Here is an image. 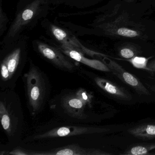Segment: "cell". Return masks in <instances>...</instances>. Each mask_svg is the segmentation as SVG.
Here are the masks:
<instances>
[{
  "label": "cell",
  "mask_w": 155,
  "mask_h": 155,
  "mask_svg": "<svg viewBox=\"0 0 155 155\" xmlns=\"http://www.w3.org/2000/svg\"><path fill=\"white\" fill-rule=\"evenodd\" d=\"M151 7L155 8V0L153 2H152V4H151Z\"/></svg>",
  "instance_id": "cell-24"
},
{
  "label": "cell",
  "mask_w": 155,
  "mask_h": 155,
  "mask_svg": "<svg viewBox=\"0 0 155 155\" xmlns=\"http://www.w3.org/2000/svg\"><path fill=\"white\" fill-rule=\"evenodd\" d=\"M50 8L49 0H19L14 19L1 42V48L8 47L33 29L47 18Z\"/></svg>",
  "instance_id": "cell-2"
},
{
  "label": "cell",
  "mask_w": 155,
  "mask_h": 155,
  "mask_svg": "<svg viewBox=\"0 0 155 155\" xmlns=\"http://www.w3.org/2000/svg\"><path fill=\"white\" fill-rule=\"evenodd\" d=\"M51 110L55 115L70 122L86 123L90 121L89 108L83 104L71 90H63L49 102Z\"/></svg>",
  "instance_id": "cell-5"
},
{
  "label": "cell",
  "mask_w": 155,
  "mask_h": 155,
  "mask_svg": "<svg viewBox=\"0 0 155 155\" xmlns=\"http://www.w3.org/2000/svg\"><path fill=\"white\" fill-rule=\"evenodd\" d=\"M110 0L87 11L65 13L66 17L97 13L87 34L118 40L155 43V21L148 17L150 8L143 3Z\"/></svg>",
  "instance_id": "cell-1"
},
{
  "label": "cell",
  "mask_w": 155,
  "mask_h": 155,
  "mask_svg": "<svg viewBox=\"0 0 155 155\" xmlns=\"http://www.w3.org/2000/svg\"><path fill=\"white\" fill-rule=\"evenodd\" d=\"M28 155H110L101 150L82 147L77 144L69 145L47 151H34L28 150Z\"/></svg>",
  "instance_id": "cell-11"
},
{
  "label": "cell",
  "mask_w": 155,
  "mask_h": 155,
  "mask_svg": "<svg viewBox=\"0 0 155 155\" xmlns=\"http://www.w3.org/2000/svg\"></svg>",
  "instance_id": "cell-25"
},
{
  "label": "cell",
  "mask_w": 155,
  "mask_h": 155,
  "mask_svg": "<svg viewBox=\"0 0 155 155\" xmlns=\"http://www.w3.org/2000/svg\"><path fill=\"white\" fill-rule=\"evenodd\" d=\"M143 43L146 42L136 41L121 40L117 42L115 47L120 57L125 59H132L142 54L141 43Z\"/></svg>",
  "instance_id": "cell-14"
},
{
  "label": "cell",
  "mask_w": 155,
  "mask_h": 155,
  "mask_svg": "<svg viewBox=\"0 0 155 155\" xmlns=\"http://www.w3.org/2000/svg\"><path fill=\"white\" fill-rule=\"evenodd\" d=\"M109 129L102 127L86 126H63L29 137L28 141L38 140L45 139L81 136L107 132Z\"/></svg>",
  "instance_id": "cell-9"
},
{
  "label": "cell",
  "mask_w": 155,
  "mask_h": 155,
  "mask_svg": "<svg viewBox=\"0 0 155 155\" xmlns=\"http://www.w3.org/2000/svg\"><path fill=\"white\" fill-rule=\"evenodd\" d=\"M41 27L45 30L46 34L58 46L75 49L83 54L92 58H99L103 55L102 53L91 50L85 47L74 33L68 29L57 25L47 18L41 21Z\"/></svg>",
  "instance_id": "cell-8"
},
{
  "label": "cell",
  "mask_w": 155,
  "mask_h": 155,
  "mask_svg": "<svg viewBox=\"0 0 155 155\" xmlns=\"http://www.w3.org/2000/svg\"><path fill=\"white\" fill-rule=\"evenodd\" d=\"M155 0H143L141 2L151 8V4Z\"/></svg>",
  "instance_id": "cell-22"
},
{
  "label": "cell",
  "mask_w": 155,
  "mask_h": 155,
  "mask_svg": "<svg viewBox=\"0 0 155 155\" xmlns=\"http://www.w3.org/2000/svg\"><path fill=\"white\" fill-rule=\"evenodd\" d=\"M131 62L134 67L138 68H143L147 67V59L141 57H137L131 60Z\"/></svg>",
  "instance_id": "cell-20"
},
{
  "label": "cell",
  "mask_w": 155,
  "mask_h": 155,
  "mask_svg": "<svg viewBox=\"0 0 155 155\" xmlns=\"http://www.w3.org/2000/svg\"><path fill=\"white\" fill-rule=\"evenodd\" d=\"M147 68L151 71L155 72V58L150 61L147 66Z\"/></svg>",
  "instance_id": "cell-21"
},
{
  "label": "cell",
  "mask_w": 155,
  "mask_h": 155,
  "mask_svg": "<svg viewBox=\"0 0 155 155\" xmlns=\"http://www.w3.org/2000/svg\"><path fill=\"white\" fill-rule=\"evenodd\" d=\"M58 46L64 54L74 61L82 63L97 70L106 72L110 71L108 66L101 61L86 58L82 52L75 49L63 46Z\"/></svg>",
  "instance_id": "cell-12"
},
{
  "label": "cell",
  "mask_w": 155,
  "mask_h": 155,
  "mask_svg": "<svg viewBox=\"0 0 155 155\" xmlns=\"http://www.w3.org/2000/svg\"><path fill=\"white\" fill-rule=\"evenodd\" d=\"M129 134L140 139L148 140L155 138V123H144L129 129Z\"/></svg>",
  "instance_id": "cell-16"
},
{
  "label": "cell",
  "mask_w": 155,
  "mask_h": 155,
  "mask_svg": "<svg viewBox=\"0 0 155 155\" xmlns=\"http://www.w3.org/2000/svg\"><path fill=\"white\" fill-rule=\"evenodd\" d=\"M29 39L26 34L23 35L8 47L1 48V62L6 65L9 73L8 89H15L22 75L28 58Z\"/></svg>",
  "instance_id": "cell-6"
},
{
  "label": "cell",
  "mask_w": 155,
  "mask_h": 155,
  "mask_svg": "<svg viewBox=\"0 0 155 155\" xmlns=\"http://www.w3.org/2000/svg\"><path fill=\"white\" fill-rule=\"evenodd\" d=\"M103 0H49L51 6H65L78 9H86L97 5Z\"/></svg>",
  "instance_id": "cell-15"
},
{
  "label": "cell",
  "mask_w": 155,
  "mask_h": 155,
  "mask_svg": "<svg viewBox=\"0 0 155 155\" xmlns=\"http://www.w3.org/2000/svg\"><path fill=\"white\" fill-rule=\"evenodd\" d=\"M124 1L127 2H136L138 1V0H124Z\"/></svg>",
  "instance_id": "cell-23"
},
{
  "label": "cell",
  "mask_w": 155,
  "mask_h": 155,
  "mask_svg": "<svg viewBox=\"0 0 155 155\" xmlns=\"http://www.w3.org/2000/svg\"><path fill=\"white\" fill-rule=\"evenodd\" d=\"M32 45L38 54L57 68L70 73L76 70L74 61L64 54L52 40L40 37L32 41Z\"/></svg>",
  "instance_id": "cell-7"
},
{
  "label": "cell",
  "mask_w": 155,
  "mask_h": 155,
  "mask_svg": "<svg viewBox=\"0 0 155 155\" xmlns=\"http://www.w3.org/2000/svg\"><path fill=\"white\" fill-rule=\"evenodd\" d=\"M77 97L87 107L91 109L92 107V102L93 101V96L92 93L87 91L83 88H79L75 91Z\"/></svg>",
  "instance_id": "cell-18"
},
{
  "label": "cell",
  "mask_w": 155,
  "mask_h": 155,
  "mask_svg": "<svg viewBox=\"0 0 155 155\" xmlns=\"http://www.w3.org/2000/svg\"><path fill=\"white\" fill-rule=\"evenodd\" d=\"M3 0H0V37H2L8 30L9 19L2 7Z\"/></svg>",
  "instance_id": "cell-19"
},
{
  "label": "cell",
  "mask_w": 155,
  "mask_h": 155,
  "mask_svg": "<svg viewBox=\"0 0 155 155\" xmlns=\"http://www.w3.org/2000/svg\"><path fill=\"white\" fill-rule=\"evenodd\" d=\"M94 80L99 87L117 99L129 101L132 99L131 95L125 89L108 80L96 77Z\"/></svg>",
  "instance_id": "cell-13"
},
{
  "label": "cell",
  "mask_w": 155,
  "mask_h": 155,
  "mask_svg": "<svg viewBox=\"0 0 155 155\" xmlns=\"http://www.w3.org/2000/svg\"><path fill=\"white\" fill-rule=\"evenodd\" d=\"M154 149H155V142L141 143L131 146L122 154L125 155H149L150 154L149 152Z\"/></svg>",
  "instance_id": "cell-17"
},
{
  "label": "cell",
  "mask_w": 155,
  "mask_h": 155,
  "mask_svg": "<svg viewBox=\"0 0 155 155\" xmlns=\"http://www.w3.org/2000/svg\"><path fill=\"white\" fill-rule=\"evenodd\" d=\"M28 71L22 80L28 109L35 117L42 112L50 95L51 87L47 74L30 60Z\"/></svg>",
  "instance_id": "cell-4"
},
{
  "label": "cell",
  "mask_w": 155,
  "mask_h": 155,
  "mask_svg": "<svg viewBox=\"0 0 155 155\" xmlns=\"http://www.w3.org/2000/svg\"><path fill=\"white\" fill-rule=\"evenodd\" d=\"M102 61L107 65L114 75L129 86L132 87L140 95H150L149 91L135 76L125 70L119 64L106 56L101 58Z\"/></svg>",
  "instance_id": "cell-10"
},
{
  "label": "cell",
  "mask_w": 155,
  "mask_h": 155,
  "mask_svg": "<svg viewBox=\"0 0 155 155\" xmlns=\"http://www.w3.org/2000/svg\"><path fill=\"white\" fill-rule=\"evenodd\" d=\"M0 119L9 144L16 146L21 139L24 121L20 99L14 89L1 90Z\"/></svg>",
  "instance_id": "cell-3"
}]
</instances>
